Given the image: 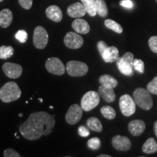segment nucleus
<instances>
[{"instance_id": "1", "label": "nucleus", "mask_w": 157, "mask_h": 157, "mask_svg": "<svg viewBox=\"0 0 157 157\" xmlns=\"http://www.w3.org/2000/svg\"><path fill=\"white\" fill-rule=\"evenodd\" d=\"M56 124L54 117L44 111L34 112L29 116L19 128L23 137L29 140H36L52 132Z\"/></svg>"}, {"instance_id": "2", "label": "nucleus", "mask_w": 157, "mask_h": 157, "mask_svg": "<svg viewBox=\"0 0 157 157\" xmlns=\"http://www.w3.org/2000/svg\"><path fill=\"white\" fill-rule=\"evenodd\" d=\"M21 96V90L14 82H9L0 89V100L4 103L17 101Z\"/></svg>"}, {"instance_id": "3", "label": "nucleus", "mask_w": 157, "mask_h": 157, "mask_svg": "<svg viewBox=\"0 0 157 157\" xmlns=\"http://www.w3.org/2000/svg\"><path fill=\"white\" fill-rule=\"evenodd\" d=\"M135 103L143 110H150L153 107V98L148 90L144 88H137L133 92Z\"/></svg>"}, {"instance_id": "4", "label": "nucleus", "mask_w": 157, "mask_h": 157, "mask_svg": "<svg viewBox=\"0 0 157 157\" xmlns=\"http://www.w3.org/2000/svg\"><path fill=\"white\" fill-rule=\"evenodd\" d=\"M133 60L134 56L132 52H126L117 60L118 69L123 75L132 76L133 75Z\"/></svg>"}, {"instance_id": "5", "label": "nucleus", "mask_w": 157, "mask_h": 157, "mask_svg": "<svg viewBox=\"0 0 157 157\" xmlns=\"http://www.w3.org/2000/svg\"><path fill=\"white\" fill-rule=\"evenodd\" d=\"M100 96L98 92L91 91L86 93L81 100V107L84 111H90L100 103Z\"/></svg>"}, {"instance_id": "6", "label": "nucleus", "mask_w": 157, "mask_h": 157, "mask_svg": "<svg viewBox=\"0 0 157 157\" xmlns=\"http://www.w3.org/2000/svg\"><path fill=\"white\" fill-rule=\"evenodd\" d=\"M87 65L82 61L78 60H70L67 63L66 70L68 74L71 76H83L88 72Z\"/></svg>"}, {"instance_id": "7", "label": "nucleus", "mask_w": 157, "mask_h": 157, "mask_svg": "<svg viewBox=\"0 0 157 157\" xmlns=\"http://www.w3.org/2000/svg\"><path fill=\"white\" fill-rule=\"evenodd\" d=\"M119 109L125 117H130L136 111V103L129 95H124L119 98Z\"/></svg>"}, {"instance_id": "8", "label": "nucleus", "mask_w": 157, "mask_h": 157, "mask_svg": "<svg viewBox=\"0 0 157 157\" xmlns=\"http://www.w3.org/2000/svg\"><path fill=\"white\" fill-rule=\"evenodd\" d=\"M49 36L46 29L42 26H37L34 29V36H33V43L35 48L39 50H43L46 48L48 43Z\"/></svg>"}, {"instance_id": "9", "label": "nucleus", "mask_w": 157, "mask_h": 157, "mask_svg": "<svg viewBox=\"0 0 157 157\" xmlns=\"http://www.w3.org/2000/svg\"><path fill=\"white\" fill-rule=\"evenodd\" d=\"M45 67L49 72L55 75L61 76L66 71V67L60 59L58 58H50L45 63Z\"/></svg>"}, {"instance_id": "10", "label": "nucleus", "mask_w": 157, "mask_h": 157, "mask_svg": "<svg viewBox=\"0 0 157 157\" xmlns=\"http://www.w3.org/2000/svg\"><path fill=\"white\" fill-rule=\"evenodd\" d=\"M63 42L68 48L76 50L82 48L84 44V39L78 33L69 31L65 36Z\"/></svg>"}, {"instance_id": "11", "label": "nucleus", "mask_w": 157, "mask_h": 157, "mask_svg": "<svg viewBox=\"0 0 157 157\" xmlns=\"http://www.w3.org/2000/svg\"><path fill=\"white\" fill-rule=\"evenodd\" d=\"M82 107L78 104H73L68 109L66 114V121L70 125H74L80 121L82 117Z\"/></svg>"}, {"instance_id": "12", "label": "nucleus", "mask_w": 157, "mask_h": 157, "mask_svg": "<svg viewBox=\"0 0 157 157\" xmlns=\"http://www.w3.org/2000/svg\"><path fill=\"white\" fill-rule=\"evenodd\" d=\"M4 73L10 78H17L21 76L23 68L21 65L13 63H5L2 66Z\"/></svg>"}, {"instance_id": "13", "label": "nucleus", "mask_w": 157, "mask_h": 157, "mask_svg": "<svg viewBox=\"0 0 157 157\" xmlns=\"http://www.w3.org/2000/svg\"><path fill=\"white\" fill-rule=\"evenodd\" d=\"M112 146L115 149L121 151H127L130 149L132 143L128 137L116 135L112 139Z\"/></svg>"}, {"instance_id": "14", "label": "nucleus", "mask_w": 157, "mask_h": 157, "mask_svg": "<svg viewBox=\"0 0 157 157\" xmlns=\"http://www.w3.org/2000/svg\"><path fill=\"white\" fill-rule=\"evenodd\" d=\"M87 13L85 7L83 4L80 2H76L68 6L67 8V14L70 17L74 18H78L85 15Z\"/></svg>"}, {"instance_id": "15", "label": "nucleus", "mask_w": 157, "mask_h": 157, "mask_svg": "<svg viewBox=\"0 0 157 157\" xmlns=\"http://www.w3.org/2000/svg\"><path fill=\"white\" fill-rule=\"evenodd\" d=\"M102 58L105 63H113L119 59V50L116 47H107L101 54Z\"/></svg>"}, {"instance_id": "16", "label": "nucleus", "mask_w": 157, "mask_h": 157, "mask_svg": "<svg viewBox=\"0 0 157 157\" xmlns=\"http://www.w3.org/2000/svg\"><path fill=\"white\" fill-rule=\"evenodd\" d=\"M128 129L133 136H140L146 129V123L140 119L132 120L128 124Z\"/></svg>"}, {"instance_id": "17", "label": "nucleus", "mask_w": 157, "mask_h": 157, "mask_svg": "<svg viewBox=\"0 0 157 157\" xmlns=\"http://www.w3.org/2000/svg\"><path fill=\"white\" fill-rule=\"evenodd\" d=\"M71 25L75 32L78 33V34H87L90 31L89 23L85 20L81 19L80 17L74 20Z\"/></svg>"}, {"instance_id": "18", "label": "nucleus", "mask_w": 157, "mask_h": 157, "mask_svg": "<svg viewBox=\"0 0 157 157\" xmlns=\"http://www.w3.org/2000/svg\"><path fill=\"white\" fill-rule=\"evenodd\" d=\"M45 13H46L47 17L54 22H60L63 18L61 10L56 5H51L48 7L45 11Z\"/></svg>"}, {"instance_id": "19", "label": "nucleus", "mask_w": 157, "mask_h": 157, "mask_svg": "<svg viewBox=\"0 0 157 157\" xmlns=\"http://www.w3.org/2000/svg\"><path fill=\"white\" fill-rule=\"evenodd\" d=\"M98 93L104 101L107 103H113L116 99V94L113 88L101 85L98 88Z\"/></svg>"}, {"instance_id": "20", "label": "nucleus", "mask_w": 157, "mask_h": 157, "mask_svg": "<svg viewBox=\"0 0 157 157\" xmlns=\"http://www.w3.org/2000/svg\"><path fill=\"white\" fill-rule=\"evenodd\" d=\"M13 13L10 9L5 8L0 12V27L6 29L13 22Z\"/></svg>"}, {"instance_id": "21", "label": "nucleus", "mask_w": 157, "mask_h": 157, "mask_svg": "<svg viewBox=\"0 0 157 157\" xmlns=\"http://www.w3.org/2000/svg\"><path fill=\"white\" fill-rule=\"evenodd\" d=\"M143 153L146 154H154L157 152V143L154 137H149L144 143L142 147Z\"/></svg>"}, {"instance_id": "22", "label": "nucleus", "mask_w": 157, "mask_h": 157, "mask_svg": "<svg viewBox=\"0 0 157 157\" xmlns=\"http://www.w3.org/2000/svg\"><path fill=\"white\" fill-rule=\"evenodd\" d=\"M99 82L101 85L111 88H114L118 85V81L117 78L113 77L112 76L109 75V74H104V75L100 76Z\"/></svg>"}, {"instance_id": "23", "label": "nucleus", "mask_w": 157, "mask_h": 157, "mask_svg": "<svg viewBox=\"0 0 157 157\" xmlns=\"http://www.w3.org/2000/svg\"><path fill=\"white\" fill-rule=\"evenodd\" d=\"M87 126L91 130L101 132L103 130V125L101 121L96 117H90L87 120Z\"/></svg>"}, {"instance_id": "24", "label": "nucleus", "mask_w": 157, "mask_h": 157, "mask_svg": "<svg viewBox=\"0 0 157 157\" xmlns=\"http://www.w3.org/2000/svg\"><path fill=\"white\" fill-rule=\"evenodd\" d=\"M95 10L96 13L99 16L102 17H105L108 15L109 10L105 3V0H95Z\"/></svg>"}, {"instance_id": "25", "label": "nucleus", "mask_w": 157, "mask_h": 157, "mask_svg": "<svg viewBox=\"0 0 157 157\" xmlns=\"http://www.w3.org/2000/svg\"><path fill=\"white\" fill-rule=\"evenodd\" d=\"M82 3L85 7L87 13L90 16L95 17L97 15L95 10V0H81Z\"/></svg>"}, {"instance_id": "26", "label": "nucleus", "mask_w": 157, "mask_h": 157, "mask_svg": "<svg viewBox=\"0 0 157 157\" xmlns=\"http://www.w3.org/2000/svg\"><path fill=\"white\" fill-rule=\"evenodd\" d=\"M14 53V49L12 46L2 45L0 47V59L6 60L11 58Z\"/></svg>"}, {"instance_id": "27", "label": "nucleus", "mask_w": 157, "mask_h": 157, "mask_svg": "<svg viewBox=\"0 0 157 157\" xmlns=\"http://www.w3.org/2000/svg\"><path fill=\"white\" fill-rule=\"evenodd\" d=\"M104 24H105V25L108 29H111V30L113 31L114 32L117 33V34H121L123 32V29L121 26V25L116 22V21H113V20H105V22H104Z\"/></svg>"}, {"instance_id": "28", "label": "nucleus", "mask_w": 157, "mask_h": 157, "mask_svg": "<svg viewBox=\"0 0 157 157\" xmlns=\"http://www.w3.org/2000/svg\"><path fill=\"white\" fill-rule=\"evenodd\" d=\"M101 113L103 117H105L107 119H110V120H112L114 119L116 114H117L115 110L109 105H105V106L102 107L101 109Z\"/></svg>"}, {"instance_id": "29", "label": "nucleus", "mask_w": 157, "mask_h": 157, "mask_svg": "<svg viewBox=\"0 0 157 157\" xmlns=\"http://www.w3.org/2000/svg\"><path fill=\"white\" fill-rule=\"evenodd\" d=\"M101 145V140L98 137H93L87 141L88 148L92 150H98Z\"/></svg>"}, {"instance_id": "30", "label": "nucleus", "mask_w": 157, "mask_h": 157, "mask_svg": "<svg viewBox=\"0 0 157 157\" xmlns=\"http://www.w3.org/2000/svg\"><path fill=\"white\" fill-rule=\"evenodd\" d=\"M147 90L153 95H157V76L153 78L151 82L147 84Z\"/></svg>"}, {"instance_id": "31", "label": "nucleus", "mask_w": 157, "mask_h": 157, "mask_svg": "<svg viewBox=\"0 0 157 157\" xmlns=\"http://www.w3.org/2000/svg\"><path fill=\"white\" fill-rule=\"evenodd\" d=\"M133 68H135V70H136L137 71L140 72V74H143L145 69L144 63L140 59H134V60H133Z\"/></svg>"}, {"instance_id": "32", "label": "nucleus", "mask_w": 157, "mask_h": 157, "mask_svg": "<svg viewBox=\"0 0 157 157\" xmlns=\"http://www.w3.org/2000/svg\"><path fill=\"white\" fill-rule=\"evenodd\" d=\"M15 38L21 43H25L28 39V34L24 30H19L15 34Z\"/></svg>"}, {"instance_id": "33", "label": "nucleus", "mask_w": 157, "mask_h": 157, "mask_svg": "<svg viewBox=\"0 0 157 157\" xmlns=\"http://www.w3.org/2000/svg\"><path fill=\"white\" fill-rule=\"evenodd\" d=\"M149 48L151 50L152 52L157 53V36H154L150 37L148 39Z\"/></svg>"}, {"instance_id": "34", "label": "nucleus", "mask_w": 157, "mask_h": 157, "mask_svg": "<svg viewBox=\"0 0 157 157\" xmlns=\"http://www.w3.org/2000/svg\"><path fill=\"white\" fill-rule=\"evenodd\" d=\"M3 156L5 157H21V156L13 148H7L4 151Z\"/></svg>"}, {"instance_id": "35", "label": "nucleus", "mask_w": 157, "mask_h": 157, "mask_svg": "<svg viewBox=\"0 0 157 157\" xmlns=\"http://www.w3.org/2000/svg\"><path fill=\"white\" fill-rule=\"evenodd\" d=\"M20 5L25 10H30L32 7L33 0H18Z\"/></svg>"}, {"instance_id": "36", "label": "nucleus", "mask_w": 157, "mask_h": 157, "mask_svg": "<svg viewBox=\"0 0 157 157\" xmlns=\"http://www.w3.org/2000/svg\"><path fill=\"white\" fill-rule=\"evenodd\" d=\"M78 133L81 137H86L90 135V131L86 127L80 126L78 129Z\"/></svg>"}, {"instance_id": "37", "label": "nucleus", "mask_w": 157, "mask_h": 157, "mask_svg": "<svg viewBox=\"0 0 157 157\" xmlns=\"http://www.w3.org/2000/svg\"><path fill=\"white\" fill-rule=\"evenodd\" d=\"M119 5L124 7H125V8L128 9L132 8L133 6H134V4H133L131 0H121L120 2H119Z\"/></svg>"}, {"instance_id": "38", "label": "nucleus", "mask_w": 157, "mask_h": 157, "mask_svg": "<svg viewBox=\"0 0 157 157\" xmlns=\"http://www.w3.org/2000/svg\"><path fill=\"white\" fill-rule=\"evenodd\" d=\"M97 46H98V51H99L100 54H101L102 52H103V50H105L107 47H109L106 43L103 42V41H99V42H98Z\"/></svg>"}, {"instance_id": "39", "label": "nucleus", "mask_w": 157, "mask_h": 157, "mask_svg": "<svg viewBox=\"0 0 157 157\" xmlns=\"http://www.w3.org/2000/svg\"><path fill=\"white\" fill-rule=\"evenodd\" d=\"M154 130L155 135H156V136L157 137V121H155L154 124Z\"/></svg>"}, {"instance_id": "40", "label": "nucleus", "mask_w": 157, "mask_h": 157, "mask_svg": "<svg viewBox=\"0 0 157 157\" xmlns=\"http://www.w3.org/2000/svg\"><path fill=\"white\" fill-rule=\"evenodd\" d=\"M98 157H111V155H108V154H101L98 155Z\"/></svg>"}, {"instance_id": "41", "label": "nucleus", "mask_w": 157, "mask_h": 157, "mask_svg": "<svg viewBox=\"0 0 157 157\" xmlns=\"http://www.w3.org/2000/svg\"><path fill=\"white\" fill-rule=\"evenodd\" d=\"M39 101H41V103H42V102L43 101V100H42V99H41V98H39Z\"/></svg>"}, {"instance_id": "42", "label": "nucleus", "mask_w": 157, "mask_h": 157, "mask_svg": "<svg viewBox=\"0 0 157 157\" xmlns=\"http://www.w3.org/2000/svg\"><path fill=\"white\" fill-rule=\"evenodd\" d=\"M19 117H23V114H22V113H20V114H19Z\"/></svg>"}, {"instance_id": "43", "label": "nucleus", "mask_w": 157, "mask_h": 157, "mask_svg": "<svg viewBox=\"0 0 157 157\" xmlns=\"http://www.w3.org/2000/svg\"><path fill=\"white\" fill-rule=\"evenodd\" d=\"M50 109H53V107H52V106H50Z\"/></svg>"}, {"instance_id": "44", "label": "nucleus", "mask_w": 157, "mask_h": 157, "mask_svg": "<svg viewBox=\"0 0 157 157\" xmlns=\"http://www.w3.org/2000/svg\"><path fill=\"white\" fill-rule=\"evenodd\" d=\"M3 1V0H0V2H2Z\"/></svg>"}, {"instance_id": "45", "label": "nucleus", "mask_w": 157, "mask_h": 157, "mask_svg": "<svg viewBox=\"0 0 157 157\" xmlns=\"http://www.w3.org/2000/svg\"><path fill=\"white\" fill-rule=\"evenodd\" d=\"M156 2H157V0H156Z\"/></svg>"}]
</instances>
